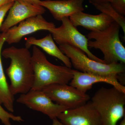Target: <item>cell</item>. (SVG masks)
<instances>
[{
    "label": "cell",
    "mask_w": 125,
    "mask_h": 125,
    "mask_svg": "<svg viewBox=\"0 0 125 125\" xmlns=\"http://www.w3.org/2000/svg\"><path fill=\"white\" fill-rule=\"evenodd\" d=\"M30 109L41 112L53 120L68 108L54 103L42 90L31 89L25 94H21L16 100Z\"/></svg>",
    "instance_id": "ba28073f"
},
{
    "label": "cell",
    "mask_w": 125,
    "mask_h": 125,
    "mask_svg": "<svg viewBox=\"0 0 125 125\" xmlns=\"http://www.w3.org/2000/svg\"><path fill=\"white\" fill-rule=\"evenodd\" d=\"M59 48L70 60L72 65L78 71L105 75L118 76L125 72V64L114 62L101 63L90 59L80 49L67 44L59 45Z\"/></svg>",
    "instance_id": "5b68a950"
},
{
    "label": "cell",
    "mask_w": 125,
    "mask_h": 125,
    "mask_svg": "<svg viewBox=\"0 0 125 125\" xmlns=\"http://www.w3.org/2000/svg\"><path fill=\"white\" fill-rule=\"evenodd\" d=\"M15 0H0V7L9 2H14Z\"/></svg>",
    "instance_id": "603a6c76"
},
{
    "label": "cell",
    "mask_w": 125,
    "mask_h": 125,
    "mask_svg": "<svg viewBox=\"0 0 125 125\" xmlns=\"http://www.w3.org/2000/svg\"><path fill=\"white\" fill-rule=\"evenodd\" d=\"M112 7L122 15H125V0H111L110 2Z\"/></svg>",
    "instance_id": "d6986e66"
},
{
    "label": "cell",
    "mask_w": 125,
    "mask_h": 125,
    "mask_svg": "<svg viewBox=\"0 0 125 125\" xmlns=\"http://www.w3.org/2000/svg\"><path fill=\"white\" fill-rule=\"evenodd\" d=\"M52 120V125H63L57 118H54Z\"/></svg>",
    "instance_id": "cb8c5ba5"
},
{
    "label": "cell",
    "mask_w": 125,
    "mask_h": 125,
    "mask_svg": "<svg viewBox=\"0 0 125 125\" xmlns=\"http://www.w3.org/2000/svg\"><path fill=\"white\" fill-rule=\"evenodd\" d=\"M33 45L41 48L47 54L61 61L66 67L71 68L72 65L69 58L63 54L56 45L51 34L49 33L39 39L31 37L26 39L25 48L29 49Z\"/></svg>",
    "instance_id": "9a60e30c"
},
{
    "label": "cell",
    "mask_w": 125,
    "mask_h": 125,
    "mask_svg": "<svg viewBox=\"0 0 125 125\" xmlns=\"http://www.w3.org/2000/svg\"><path fill=\"white\" fill-rule=\"evenodd\" d=\"M119 125H125V116L123 119H122Z\"/></svg>",
    "instance_id": "d4e9b609"
},
{
    "label": "cell",
    "mask_w": 125,
    "mask_h": 125,
    "mask_svg": "<svg viewBox=\"0 0 125 125\" xmlns=\"http://www.w3.org/2000/svg\"><path fill=\"white\" fill-rule=\"evenodd\" d=\"M94 6L102 13L106 14L113 18L115 22L118 23L121 28L125 36V18L124 16L118 13L112 7L109 2L95 5Z\"/></svg>",
    "instance_id": "e0dca14e"
},
{
    "label": "cell",
    "mask_w": 125,
    "mask_h": 125,
    "mask_svg": "<svg viewBox=\"0 0 125 125\" xmlns=\"http://www.w3.org/2000/svg\"><path fill=\"white\" fill-rule=\"evenodd\" d=\"M42 90L52 101L69 109L80 106L88 102L90 98L87 94L66 84H51Z\"/></svg>",
    "instance_id": "52a82bcc"
},
{
    "label": "cell",
    "mask_w": 125,
    "mask_h": 125,
    "mask_svg": "<svg viewBox=\"0 0 125 125\" xmlns=\"http://www.w3.org/2000/svg\"><path fill=\"white\" fill-rule=\"evenodd\" d=\"M73 78L70 82V85L82 93H86L92 89L94 84L99 83L109 84L125 93V87L118 81V76L84 73L75 70H73Z\"/></svg>",
    "instance_id": "7c38bea8"
},
{
    "label": "cell",
    "mask_w": 125,
    "mask_h": 125,
    "mask_svg": "<svg viewBox=\"0 0 125 125\" xmlns=\"http://www.w3.org/2000/svg\"><path fill=\"white\" fill-rule=\"evenodd\" d=\"M31 63L34 74L32 90H42L46 86L54 84H67L73 78V70L65 66L52 64L36 46L33 47Z\"/></svg>",
    "instance_id": "7a4b0ae2"
},
{
    "label": "cell",
    "mask_w": 125,
    "mask_h": 125,
    "mask_svg": "<svg viewBox=\"0 0 125 125\" xmlns=\"http://www.w3.org/2000/svg\"><path fill=\"white\" fill-rule=\"evenodd\" d=\"M1 55L10 60L6 72L10 80L9 89L11 93L14 96L29 92L32 87L34 74L31 63L32 55L29 49L12 46L4 49Z\"/></svg>",
    "instance_id": "6da1fadb"
},
{
    "label": "cell",
    "mask_w": 125,
    "mask_h": 125,
    "mask_svg": "<svg viewBox=\"0 0 125 125\" xmlns=\"http://www.w3.org/2000/svg\"><path fill=\"white\" fill-rule=\"evenodd\" d=\"M84 0H45L41 1L39 5L49 10L53 18L61 21L63 18L69 17L84 9Z\"/></svg>",
    "instance_id": "5bb4252c"
},
{
    "label": "cell",
    "mask_w": 125,
    "mask_h": 125,
    "mask_svg": "<svg viewBox=\"0 0 125 125\" xmlns=\"http://www.w3.org/2000/svg\"><path fill=\"white\" fill-rule=\"evenodd\" d=\"M120 25L113 22L108 28L99 31H90L87 38L89 48L99 49L106 64L125 63V48L119 36Z\"/></svg>",
    "instance_id": "3957f363"
},
{
    "label": "cell",
    "mask_w": 125,
    "mask_h": 125,
    "mask_svg": "<svg viewBox=\"0 0 125 125\" xmlns=\"http://www.w3.org/2000/svg\"><path fill=\"white\" fill-rule=\"evenodd\" d=\"M69 18L75 27L82 26L91 31H103L115 22L111 17L102 12L99 14L94 15L79 11Z\"/></svg>",
    "instance_id": "4fadbf2b"
},
{
    "label": "cell",
    "mask_w": 125,
    "mask_h": 125,
    "mask_svg": "<svg viewBox=\"0 0 125 125\" xmlns=\"http://www.w3.org/2000/svg\"><path fill=\"white\" fill-rule=\"evenodd\" d=\"M55 27L54 23L47 21L42 15L26 19L19 23L18 26H14L6 32V42L10 45L20 42L24 36L40 30L50 31Z\"/></svg>",
    "instance_id": "30bf717a"
},
{
    "label": "cell",
    "mask_w": 125,
    "mask_h": 125,
    "mask_svg": "<svg viewBox=\"0 0 125 125\" xmlns=\"http://www.w3.org/2000/svg\"><path fill=\"white\" fill-rule=\"evenodd\" d=\"M9 10L7 18L0 28L2 32H6L28 18L42 15L46 11L45 8L41 6L32 4L21 0H15Z\"/></svg>",
    "instance_id": "8fae6325"
},
{
    "label": "cell",
    "mask_w": 125,
    "mask_h": 125,
    "mask_svg": "<svg viewBox=\"0 0 125 125\" xmlns=\"http://www.w3.org/2000/svg\"><path fill=\"white\" fill-rule=\"evenodd\" d=\"M21 0L30 3L32 4L37 5H40L39 4L41 1L40 0Z\"/></svg>",
    "instance_id": "7402d4cb"
},
{
    "label": "cell",
    "mask_w": 125,
    "mask_h": 125,
    "mask_svg": "<svg viewBox=\"0 0 125 125\" xmlns=\"http://www.w3.org/2000/svg\"><path fill=\"white\" fill-rule=\"evenodd\" d=\"M14 2H9L0 7V28L3 23L5 16L13 4Z\"/></svg>",
    "instance_id": "ffe728a7"
},
{
    "label": "cell",
    "mask_w": 125,
    "mask_h": 125,
    "mask_svg": "<svg viewBox=\"0 0 125 125\" xmlns=\"http://www.w3.org/2000/svg\"><path fill=\"white\" fill-rule=\"evenodd\" d=\"M61 21L62 24L60 27H55L49 31L57 44L59 45L67 44L76 47L82 50L90 59L106 64L103 60L90 52L88 46V39L74 26L69 17L63 18Z\"/></svg>",
    "instance_id": "8992f818"
},
{
    "label": "cell",
    "mask_w": 125,
    "mask_h": 125,
    "mask_svg": "<svg viewBox=\"0 0 125 125\" xmlns=\"http://www.w3.org/2000/svg\"><path fill=\"white\" fill-rule=\"evenodd\" d=\"M0 103V120L2 124L4 125H11L10 122L11 120L18 122H21L23 121L21 116L15 115L6 111L2 107Z\"/></svg>",
    "instance_id": "ac0fdd59"
},
{
    "label": "cell",
    "mask_w": 125,
    "mask_h": 125,
    "mask_svg": "<svg viewBox=\"0 0 125 125\" xmlns=\"http://www.w3.org/2000/svg\"><path fill=\"white\" fill-rule=\"evenodd\" d=\"M57 118L63 125H102L100 115L91 101L66 110Z\"/></svg>",
    "instance_id": "9c48e42d"
},
{
    "label": "cell",
    "mask_w": 125,
    "mask_h": 125,
    "mask_svg": "<svg viewBox=\"0 0 125 125\" xmlns=\"http://www.w3.org/2000/svg\"><path fill=\"white\" fill-rule=\"evenodd\" d=\"M111 0H88L89 2L94 6L106 2H110Z\"/></svg>",
    "instance_id": "44dd1931"
},
{
    "label": "cell",
    "mask_w": 125,
    "mask_h": 125,
    "mask_svg": "<svg viewBox=\"0 0 125 125\" xmlns=\"http://www.w3.org/2000/svg\"><path fill=\"white\" fill-rule=\"evenodd\" d=\"M7 33H0V103L8 111L14 112V97L10 93L5 75L1 59V49L7 38Z\"/></svg>",
    "instance_id": "2e32d148"
},
{
    "label": "cell",
    "mask_w": 125,
    "mask_h": 125,
    "mask_svg": "<svg viewBox=\"0 0 125 125\" xmlns=\"http://www.w3.org/2000/svg\"><path fill=\"white\" fill-rule=\"evenodd\" d=\"M91 101L100 115L102 125H117L125 116V93L114 87H102Z\"/></svg>",
    "instance_id": "277c9868"
}]
</instances>
